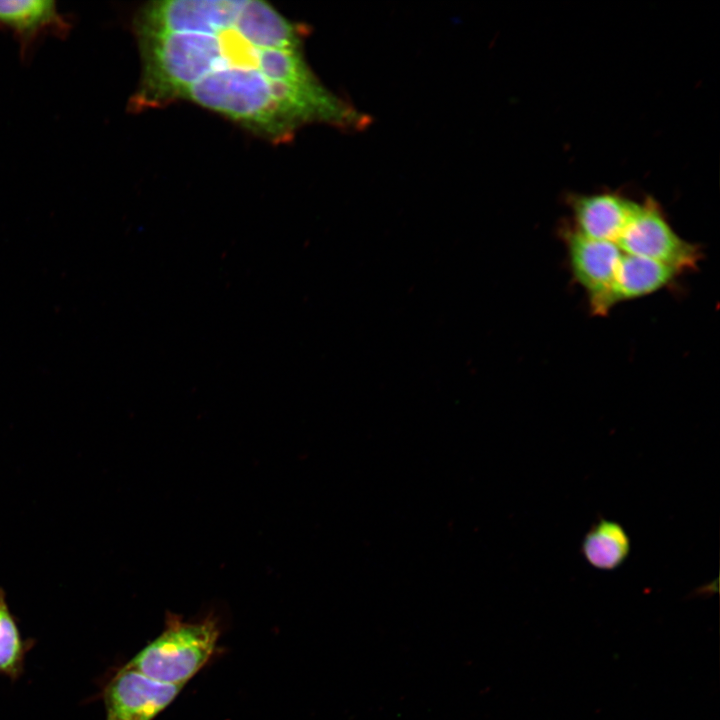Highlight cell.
Here are the masks:
<instances>
[{"instance_id": "obj_8", "label": "cell", "mask_w": 720, "mask_h": 720, "mask_svg": "<svg viewBox=\"0 0 720 720\" xmlns=\"http://www.w3.org/2000/svg\"><path fill=\"white\" fill-rule=\"evenodd\" d=\"M678 275L669 266L623 253L609 289L606 311L620 302L653 294L669 286Z\"/></svg>"}, {"instance_id": "obj_6", "label": "cell", "mask_w": 720, "mask_h": 720, "mask_svg": "<svg viewBox=\"0 0 720 720\" xmlns=\"http://www.w3.org/2000/svg\"><path fill=\"white\" fill-rule=\"evenodd\" d=\"M568 204L576 231L616 244L637 206V202L616 192L572 195Z\"/></svg>"}, {"instance_id": "obj_2", "label": "cell", "mask_w": 720, "mask_h": 720, "mask_svg": "<svg viewBox=\"0 0 720 720\" xmlns=\"http://www.w3.org/2000/svg\"><path fill=\"white\" fill-rule=\"evenodd\" d=\"M217 616L185 620L168 612L162 632L125 666L146 677L184 686L214 654L220 636Z\"/></svg>"}, {"instance_id": "obj_4", "label": "cell", "mask_w": 720, "mask_h": 720, "mask_svg": "<svg viewBox=\"0 0 720 720\" xmlns=\"http://www.w3.org/2000/svg\"><path fill=\"white\" fill-rule=\"evenodd\" d=\"M574 280L585 290L593 314L604 315L606 301L623 252L610 241L589 238L573 227L562 230Z\"/></svg>"}, {"instance_id": "obj_1", "label": "cell", "mask_w": 720, "mask_h": 720, "mask_svg": "<svg viewBox=\"0 0 720 720\" xmlns=\"http://www.w3.org/2000/svg\"><path fill=\"white\" fill-rule=\"evenodd\" d=\"M141 77L135 111L189 101L274 143L307 124L359 130L368 115L327 89L303 31L259 0H163L133 21Z\"/></svg>"}, {"instance_id": "obj_5", "label": "cell", "mask_w": 720, "mask_h": 720, "mask_svg": "<svg viewBox=\"0 0 720 720\" xmlns=\"http://www.w3.org/2000/svg\"><path fill=\"white\" fill-rule=\"evenodd\" d=\"M182 688L150 679L124 665L103 691L106 720H154Z\"/></svg>"}, {"instance_id": "obj_10", "label": "cell", "mask_w": 720, "mask_h": 720, "mask_svg": "<svg viewBox=\"0 0 720 720\" xmlns=\"http://www.w3.org/2000/svg\"><path fill=\"white\" fill-rule=\"evenodd\" d=\"M26 645L0 591V674L17 678L23 670Z\"/></svg>"}, {"instance_id": "obj_7", "label": "cell", "mask_w": 720, "mask_h": 720, "mask_svg": "<svg viewBox=\"0 0 720 720\" xmlns=\"http://www.w3.org/2000/svg\"><path fill=\"white\" fill-rule=\"evenodd\" d=\"M0 27L13 32L26 52L43 34L65 35L70 23L54 1L0 0Z\"/></svg>"}, {"instance_id": "obj_9", "label": "cell", "mask_w": 720, "mask_h": 720, "mask_svg": "<svg viewBox=\"0 0 720 720\" xmlns=\"http://www.w3.org/2000/svg\"><path fill=\"white\" fill-rule=\"evenodd\" d=\"M580 552L593 568L613 571L621 567L629 557L631 539L621 523L599 518L584 534Z\"/></svg>"}, {"instance_id": "obj_3", "label": "cell", "mask_w": 720, "mask_h": 720, "mask_svg": "<svg viewBox=\"0 0 720 720\" xmlns=\"http://www.w3.org/2000/svg\"><path fill=\"white\" fill-rule=\"evenodd\" d=\"M617 245L623 253L659 262L679 273L695 270L702 256L700 248L678 235L650 197L637 202Z\"/></svg>"}]
</instances>
